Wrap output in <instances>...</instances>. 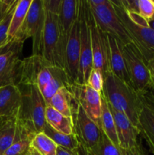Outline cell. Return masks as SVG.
Here are the masks:
<instances>
[{
  "label": "cell",
  "instance_id": "cell-1",
  "mask_svg": "<svg viewBox=\"0 0 154 155\" xmlns=\"http://www.w3.org/2000/svg\"><path fill=\"white\" fill-rule=\"evenodd\" d=\"M104 80L102 92L109 104L127 116L131 124L137 128L139 116L143 106L141 96L132 86L113 75L110 71L104 76Z\"/></svg>",
  "mask_w": 154,
  "mask_h": 155
},
{
  "label": "cell",
  "instance_id": "cell-2",
  "mask_svg": "<svg viewBox=\"0 0 154 155\" xmlns=\"http://www.w3.org/2000/svg\"><path fill=\"white\" fill-rule=\"evenodd\" d=\"M21 104L17 119L33 126L38 133H42L46 125V103L36 86L19 85Z\"/></svg>",
  "mask_w": 154,
  "mask_h": 155
},
{
  "label": "cell",
  "instance_id": "cell-3",
  "mask_svg": "<svg viewBox=\"0 0 154 155\" xmlns=\"http://www.w3.org/2000/svg\"><path fill=\"white\" fill-rule=\"evenodd\" d=\"M60 1L61 0H43L45 26L42 36V55L50 63L57 67H60L58 59L60 41L58 12Z\"/></svg>",
  "mask_w": 154,
  "mask_h": 155
},
{
  "label": "cell",
  "instance_id": "cell-4",
  "mask_svg": "<svg viewBox=\"0 0 154 155\" xmlns=\"http://www.w3.org/2000/svg\"><path fill=\"white\" fill-rule=\"evenodd\" d=\"M89 12L90 7L88 0H79L80 59L77 83L80 85H87L88 79L93 69Z\"/></svg>",
  "mask_w": 154,
  "mask_h": 155
},
{
  "label": "cell",
  "instance_id": "cell-5",
  "mask_svg": "<svg viewBox=\"0 0 154 155\" xmlns=\"http://www.w3.org/2000/svg\"><path fill=\"white\" fill-rule=\"evenodd\" d=\"M111 1L112 5L129 35L132 43L140 51L146 62L154 58V30L149 24H136L133 22L126 13L119 0Z\"/></svg>",
  "mask_w": 154,
  "mask_h": 155
},
{
  "label": "cell",
  "instance_id": "cell-6",
  "mask_svg": "<svg viewBox=\"0 0 154 155\" xmlns=\"http://www.w3.org/2000/svg\"><path fill=\"white\" fill-rule=\"evenodd\" d=\"M120 48L126 64L131 86L140 95L152 89L147 62L137 47L131 43L122 45Z\"/></svg>",
  "mask_w": 154,
  "mask_h": 155
},
{
  "label": "cell",
  "instance_id": "cell-7",
  "mask_svg": "<svg viewBox=\"0 0 154 155\" xmlns=\"http://www.w3.org/2000/svg\"><path fill=\"white\" fill-rule=\"evenodd\" d=\"M44 26L45 8L43 0H33L25 21L13 40L24 43V41L31 38L33 54H42Z\"/></svg>",
  "mask_w": 154,
  "mask_h": 155
},
{
  "label": "cell",
  "instance_id": "cell-8",
  "mask_svg": "<svg viewBox=\"0 0 154 155\" xmlns=\"http://www.w3.org/2000/svg\"><path fill=\"white\" fill-rule=\"evenodd\" d=\"M59 68L50 63L42 54H32L23 59L22 77L19 85L36 86L42 92L51 83Z\"/></svg>",
  "mask_w": 154,
  "mask_h": 155
},
{
  "label": "cell",
  "instance_id": "cell-9",
  "mask_svg": "<svg viewBox=\"0 0 154 155\" xmlns=\"http://www.w3.org/2000/svg\"><path fill=\"white\" fill-rule=\"evenodd\" d=\"M88 2L95 22L104 33L113 36L122 45L132 42L110 0H106L104 4L99 5L91 4L88 0Z\"/></svg>",
  "mask_w": 154,
  "mask_h": 155
},
{
  "label": "cell",
  "instance_id": "cell-10",
  "mask_svg": "<svg viewBox=\"0 0 154 155\" xmlns=\"http://www.w3.org/2000/svg\"><path fill=\"white\" fill-rule=\"evenodd\" d=\"M79 15V0H61L58 12L60 41L58 59L60 67L64 69L66 47Z\"/></svg>",
  "mask_w": 154,
  "mask_h": 155
},
{
  "label": "cell",
  "instance_id": "cell-11",
  "mask_svg": "<svg viewBox=\"0 0 154 155\" xmlns=\"http://www.w3.org/2000/svg\"><path fill=\"white\" fill-rule=\"evenodd\" d=\"M24 43L18 41L14 46L0 55V88L17 86L21 83L23 60L20 58Z\"/></svg>",
  "mask_w": 154,
  "mask_h": 155
},
{
  "label": "cell",
  "instance_id": "cell-12",
  "mask_svg": "<svg viewBox=\"0 0 154 155\" xmlns=\"http://www.w3.org/2000/svg\"><path fill=\"white\" fill-rule=\"evenodd\" d=\"M73 122L74 133L79 142L91 151L95 155L96 154L101 142L102 130L85 114L79 104Z\"/></svg>",
  "mask_w": 154,
  "mask_h": 155
},
{
  "label": "cell",
  "instance_id": "cell-13",
  "mask_svg": "<svg viewBox=\"0 0 154 155\" xmlns=\"http://www.w3.org/2000/svg\"><path fill=\"white\" fill-rule=\"evenodd\" d=\"M89 26L91 40L93 68L101 71L104 76L107 72L110 71L109 66V43L107 34L104 33L95 22L91 9L89 12Z\"/></svg>",
  "mask_w": 154,
  "mask_h": 155
},
{
  "label": "cell",
  "instance_id": "cell-14",
  "mask_svg": "<svg viewBox=\"0 0 154 155\" xmlns=\"http://www.w3.org/2000/svg\"><path fill=\"white\" fill-rule=\"evenodd\" d=\"M71 90L79 105L101 130V93L94 90L88 85L78 83L72 84Z\"/></svg>",
  "mask_w": 154,
  "mask_h": 155
},
{
  "label": "cell",
  "instance_id": "cell-15",
  "mask_svg": "<svg viewBox=\"0 0 154 155\" xmlns=\"http://www.w3.org/2000/svg\"><path fill=\"white\" fill-rule=\"evenodd\" d=\"M80 41L79 18L72 27L69 40L66 47L64 56V70L71 84L77 83L79 68Z\"/></svg>",
  "mask_w": 154,
  "mask_h": 155
},
{
  "label": "cell",
  "instance_id": "cell-16",
  "mask_svg": "<svg viewBox=\"0 0 154 155\" xmlns=\"http://www.w3.org/2000/svg\"><path fill=\"white\" fill-rule=\"evenodd\" d=\"M108 105L114 119L119 148L129 149L135 147L140 141L138 139L140 136L138 129L131 124L124 114L116 110L109 103Z\"/></svg>",
  "mask_w": 154,
  "mask_h": 155
},
{
  "label": "cell",
  "instance_id": "cell-17",
  "mask_svg": "<svg viewBox=\"0 0 154 155\" xmlns=\"http://www.w3.org/2000/svg\"><path fill=\"white\" fill-rule=\"evenodd\" d=\"M21 104V92L17 86L0 88V119H17Z\"/></svg>",
  "mask_w": 154,
  "mask_h": 155
},
{
  "label": "cell",
  "instance_id": "cell-18",
  "mask_svg": "<svg viewBox=\"0 0 154 155\" xmlns=\"http://www.w3.org/2000/svg\"><path fill=\"white\" fill-rule=\"evenodd\" d=\"M37 133L33 126L17 119L14 142L4 155H27Z\"/></svg>",
  "mask_w": 154,
  "mask_h": 155
},
{
  "label": "cell",
  "instance_id": "cell-19",
  "mask_svg": "<svg viewBox=\"0 0 154 155\" xmlns=\"http://www.w3.org/2000/svg\"><path fill=\"white\" fill-rule=\"evenodd\" d=\"M109 43V66L113 75L131 86L120 43L113 36L107 35Z\"/></svg>",
  "mask_w": 154,
  "mask_h": 155
},
{
  "label": "cell",
  "instance_id": "cell-20",
  "mask_svg": "<svg viewBox=\"0 0 154 155\" xmlns=\"http://www.w3.org/2000/svg\"><path fill=\"white\" fill-rule=\"evenodd\" d=\"M68 117L74 118L78 109V103L71 88L62 87L51 98L49 105Z\"/></svg>",
  "mask_w": 154,
  "mask_h": 155
},
{
  "label": "cell",
  "instance_id": "cell-21",
  "mask_svg": "<svg viewBox=\"0 0 154 155\" xmlns=\"http://www.w3.org/2000/svg\"><path fill=\"white\" fill-rule=\"evenodd\" d=\"M137 129L149 146V151L154 155V113L144 102L139 116Z\"/></svg>",
  "mask_w": 154,
  "mask_h": 155
},
{
  "label": "cell",
  "instance_id": "cell-22",
  "mask_svg": "<svg viewBox=\"0 0 154 155\" xmlns=\"http://www.w3.org/2000/svg\"><path fill=\"white\" fill-rule=\"evenodd\" d=\"M45 121L57 131L66 135L74 133L73 118L64 116L51 106H46Z\"/></svg>",
  "mask_w": 154,
  "mask_h": 155
},
{
  "label": "cell",
  "instance_id": "cell-23",
  "mask_svg": "<svg viewBox=\"0 0 154 155\" xmlns=\"http://www.w3.org/2000/svg\"><path fill=\"white\" fill-rule=\"evenodd\" d=\"M33 0H18L13 12L11 21L8 32L9 41H12L25 21Z\"/></svg>",
  "mask_w": 154,
  "mask_h": 155
},
{
  "label": "cell",
  "instance_id": "cell-24",
  "mask_svg": "<svg viewBox=\"0 0 154 155\" xmlns=\"http://www.w3.org/2000/svg\"><path fill=\"white\" fill-rule=\"evenodd\" d=\"M101 130L114 145L119 148L114 119L103 92H101Z\"/></svg>",
  "mask_w": 154,
  "mask_h": 155
},
{
  "label": "cell",
  "instance_id": "cell-25",
  "mask_svg": "<svg viewBox=\"0 0 154 155\" xmlns=\"http://www.w3.org/2000/svg\"><path fill=\"white\" fill-rule=\"evenodd\" d=\"M43 133L47 135L50 139H52L57 146L62 147V148H66L71 151H75L78 148L79 144L75 133L70 135L64 134L53 129L48 124L45 125Z\"/></svg>",
  "mask_w": 154,
  "mask_h": 155
},
{
  "label": "cell",
  "instance_id": "cell-26",
  "mask_svg": "<svg viewBox=\"0 0 154 155\" xmlns=\"http://www.w3.org/2000/svg\"><path fill=\"white\" fill-rule=\"evenodd\" d=\"M17 119L6 120L0 123V155H4L11 146L16 132Z\"/></svg>",
  "mask_w": 154,
  "mask_h": 155
},
{
  "label": "cell",
  "instance_id": "cell-27",
  "mask_svg": "<svg viewBox=\"0 0 154 155\" xmlns=\"http://www.w3.org/2000/svg\"><path fill=\"white\" fill-rule=\"evenodd\" d=\"M31 147L40 155H56L58 146L52 139L42 132L36 135Z\"/></svg>",
  "mask_w": 154,
  "mask_h": 155
},
{
  "label": "cell",
  "instance_id": "cell-28",
  "mask_svg": "<svg viewBox=\"0 0 154 155\" xmlns=\"http://www.w3.org/2000/svg\"><path fill=\"white\" fill-rule=\"evenodd\" d=\"M95 155H122L120 148L116 146L102 132L98 152Z\"/></svg>",
  "mask_w": 154,
  "mask_h": 155
},
{
  "label": "cell",
  "instance_id": "cell-29",
  "mask_svg": "<svg viewBox=\"0 0 154 155\" xmlns=\"http://www.w3.org/2000/svg\"><path fill=\"white\" fill-rule=\"evenodd\" d=\"M137 14L149 23L154 19V0H138Z\"/></svg>",
  "mask_w": 154,
  "mask_h": 155
},
{
  "label": "cell",
  "instance_id": "cell-30",
  "mask_svg": "<svg viewBox=\"0 0 154 155\" xmlns=\"http://www.w3.org/2000/svg\"><path fill=\"white\" fill-rule=\"evenodd\" d=\"M87 85L97 92H101L104 90V75L98 70L93 68L88 79Z\"/></svg>",
  "mask_w": 154,
  "mask_h": 155
},
{
  "label": "cell",
  "instance_id": "cell-31",
  "mask_svg": "<svg viewBox=\"0 0 154 155\" xmlns=\"http://www.w3.org/2000/svg\"><path fill=\"white\" fill-rule=\"evenodd\" d=\"M16 5L5 15V17L3 18L2 21L0 22V47L3 46L7 42H9L8 38V32L12 15H13V12L14 11Z\"/></svg>",
  "mask_w": 154,
  "mask_h": 155
},
{
  "label": "cell",
  "instance_id": "cell-32",
  "mask_svg": "<svg viewBox=\"0 0 154 155\" xmlns=\"http://www.w3.org/2000/svg\"><path fill=\"white\" fill-rule=\"evenodd\" d=\"M122 155H148V152L142 145L141 140L139 141L137 145L129 149H122L120 148Z\"/></svg>",
  "mask_w": 154,
  "mask_h": 155
},
{
  "label": "cell",
  "instance_id": "cell-33",
  "mask_svg": "<svg viewBox=\"0 0 154 155\" xmlns=\"http://www.w3.org/2000/svg\"><path fill=\"white\" fill-rule=\"evenodd\" d=\"M140 96H141L142 101L144 102V104H146L154 113V98L152 96L150 92H147Z\"/></svg>",
  "mask_w": 154,
  "mask_h": 155
},
{
  "label": "cell",
  "instance_id": "cell-34",
  "mask_svg": "<svg viewBox=\"0 0 154 155\" xmlns=\"http://www.w3.org/2000/svg\"><path fill=\"white\" fill-rule=\"evenodd\" d=\"M17 42H18V41H16V40L9 41V42H7L5 45H4L3 46L0 47V55L5 54V53H6L7 51H10V50L14 46L15 44L17 43Z\"/></svg>",
  "mask_w": 154,
  "mask_h": 155
},
{
  "label": "cell",
  "instance_id": "cell-35",
  "mask_svg": "<svg viewBox=\"0 0 154 155\" xmlns=\"http://www.w3.org/2000/svg\"><path fill=\"white\" fill-rule=\"evenodd\" d=\"M75 153L77 155H95L91 151L86 148L85 147L83 146L81 144H79V146L75 150Z\"/></svg>",
  "mask_w": 154,
  "mask_h": 155
},
{
  "label": "cell",
  "instance_id": "cell-36",
  "mask_svg": "<svg viewBox=\"0 0 154 155\" xmlns=\"http://www.w3.org/2000/svg\"><path fill=\"white\" fill-rule=\"evenodd\" d=\"M147 68L150 75L151 81L152 84V89H154V58L147 62Z\"/></svg>",
  "mask_w": 154,
  "mask_h": 155
},
{
  "label": "cell",
  "instance_id": "cell-37",
  "mask_svg": "<svg viewBox=\"0 0 154 155\" xmlns=\"http://www.w3.org/2000/svg\"><path fill=\"white\" fill-rule=\"evenodd\" d=\"M56 155H77L75 151H71V150L66 149V148H62L58 146L57 149V154Z\"/></svg>",
  "mask_w": 154,
  "mask_h": 155
},
{
  "label": "cell",
  "instance_id": "cell-38",
  "mask_svg": "<svg viewBox=\"0 0 154 155\" xmlns=\"http://www.w3.org/2000/svg\"><path fill=\"white\" fill-rule=\"evenodd\" d=\"M27 155H40V154H39V153H38L37 151H36V150L33 148V147H31L30 149V151H29V152L27 153Z\"/></svg>",
  "mask_w": 154,
  "mask_h": 155
},
{
  "label": "cell",
  "instance_id": "cell-39",
  "mask_svg": "<svg viewBox=\"0 0 154 155\" xmlns=\"http://www.w3.org/2000/svg\"><path fill=\"white\" fill-rule=\"evenodd\" d=\"M11 8V9H12ZM10 10V11H11ZM10 11H9V12H10ZM8 13H5V12H3L2 11V9H1V7H0V22H1L3 20V18H5V15H7Z\"/></svg>",
  "mask_w": 154,
  "mask_h": 155
},
{
  "label": "cell",
  "instance_id": "cell-40",
  "mask_svg": "<svg viewBox=\"0 0 154 155\" xmlns=\"http://www.w3.org/2000/svg\"><path fill=\"white\" fill-rule=\"evenodd\" d=\"M149 27L152 29V30H154V19L149 23Z\"/></svg>",
  "mask_w": 154,
  "mask_h": 155
},
{
  "label": "cell",
  "instance_id": "cell-41",
  "mask_svg": "<svg viewBox=\"0 0 154 155\" xmlns=\"http://www.w3.org/2000/svg\"><path fill=\"white\" fill-rule=\"evenodd\" d=\"M149 92H150V94H151V95H152V96L154 98V89H152V90L149 91Z\"/></svg>",
  "mask_w": 154,
  "mask_h": 155
},
{
  "label": "cell",
  "instance_id": "cell-42",
  "mask_svg": "<svg viewBox=\"0 0 154 155\" xmlns=\"http://www.w3.org/2000/svg\"><path fill=\"white\" fill-rule=\"evenodd\" d=\"M2 121H3V120H1V119H0V123H1Z\"/></svg>",
  "mask_w": 154,
  "mask_h": 155
}]
</instances>
